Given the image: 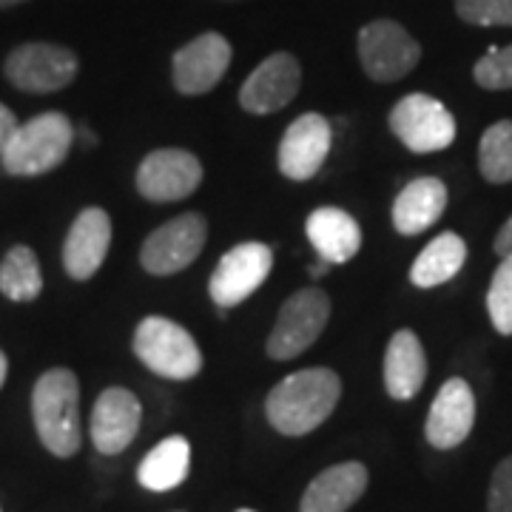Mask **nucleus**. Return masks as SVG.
<instances>
[{
  "label": "nucleus",
  "mask_w": 512,
  "mask_h": 512,
  "mask_svg": "<svg viewBox=\"0 0 512 512\" xmlns=\"http://www.w3.org/2000/svg\"><path fill=\"white\" fill-rule=\"evenodd\" d=\"M427 379V356L413 330H396L384 353V387L390 399L410 402Z\"/></svg>",
  "instance_id": "aec40b11"
},
{
  "label": "nucleus",
  "mask_w": 512,
  "mask_h": 512,
  "mask_svg": "<svg viewBox=\"0 0 512 512\" xmlns=\"http://www.w3.org/2000/svg\"><path fill=\"white\" fill-rule=\"evenodd\" d=\"M342 399V379L330 367L296 370L265 399V416L282 436H308L325 424Z\"/></svg>",
  "instance_id": "f257e3e1"
},
{
  "label": "nucleus",
  "mask_w": 512,
  "mask_h": 512,
  "mask_svg": "<svg viewBox=\"0 0 512 512\" xmlns=\"http://www.w3.org/2000/svg\"><path fill=\"white\" fill-rule=\"evenodd\" d=\"M330 143H333V126L328 123V117L316 111L296 117L279 143V171L296 183L311 180L328 160Z\"/></svg>",
  "instance_id": "f8f14e48"
},
{
  "label": "nucleus",
  "mask_w": 512,
  "mask_h": 512,
  "mask_svg": "<svg viewBox=\"0 0 512 512\" xmlns=\"http://www.w3.org/2000/svg\"><path fill=\"white\" fill-rule=\"evenodd\" d=\"M328 271H330V262H328V259H319L316 265H311V268H308V274H311L313 279H322V276L328 274Z\"/></svg>",
  "instance_id": "2f4dec72"
},
{
  "label": "nucleus",
  "mask_w": 512,
  "mask_h": 512,
  "mask_svg": "<svg viewBox=\"0 0 512 512\" xmlns=\"http://www.w3.org/2000/svg\"><path fill=\"white\" fill-rule=\"evenodd\" d=\"M111 248V220L103 208H86L72 222L63 242V268L66 274L86 282L106 262Z\"/></svg>",
  "instance_id": "f3484780"
},
{
  "label": "nucleus",
  "mask_w": 512,
  "mask_h": 512,
  "mask_svg": "<svg viewBox=\"0 0 512 512\" xmlns=\"http://www.w3.org/2000/svg\"><path fill=\"white\" fill-rule=\"evenodd\" d=\"M205 237H208V222L202 214L194 211L180 214L148 234L140 248V262L154 276L180 274L202 254Z\"/></svg>",
  "instance_id": "1a4fd4ad"
},
{
  "label": "nucleus",
  "mask_w": 512,
  "mask_h": 512,
  "mask_svg": "<svg viewBox=\"0 0 512 512\" xmlns=\"http://www.w3.org/2000/svg\"><path fill=\"white\" fill-rule=\"evenodd\" d=\"M305 234L311 239L319 259H328L330 265H345L362 248V228L359 222L350 217L342 208H316L308 222H305Z\"/></svg>",
  "instance_id": "412c9836"
},
{
  "label": "nucleus",
  "mask_w": 512,
  "mask_h": 512,
  "mask_svg": "<svg viewBox=\"0 0 512 512\" xmlns=\"http://www.w3.org/2000/svg\"><path fill=\"white\" fill-rule=\"evenodd\" d=\"M231 43L220 32H202L183 49H177L171 74L174 89L180 94H205L220 83L231 66Z\"/></svg>",
  "instance_id": "ddd939ff"
},
{
  "label": "nucleus",
  "mask_w": 512,
  "mask_h": 512,
  "mask_svg": "<svg viewBox=\"0 0 512 512\" xmlns=\"http://www.w3.org/2000/svg\"><path fill=\"white\" fill-rule=\"evenodd\" d=\"M43 291L40 262L32 248L15 245L0 262V293L12 302H32Z\"/></svg>",
  "instance_id": "b1692460"
},
{
  "label": "nucleus",
  "mask_w": 512,
  "mask_h": 512,
  "mask_svg": "<svg viewBox=\"0 0 512 512\" xmlns=\"http://www.w3.org/2000/svg\"><path fill=\"white\" fill-rule=\"evenodd\" d=\"M32 416L43 447L57 458L80 450V384L66 367H52L32 390Z\"/></svg>",
  "instance_id": "f03ea898"
},
{
  "label": "nucleus",
  "mask_w": 512,
  "mask_h": 512,
  "mask_svg": "<svg viewBox=\"0 0 512 512\" xmlns=\"http://www.w3.org/2000/svg\"><path fill=\"white\" fill-rule=\"evenodd\" d=\"M478 171L487 183H512V120H498L478 143Z\"/></svg>",
  "instance_id": "393cba45"
},
{
  "label": "nucleus",
  "mask_w": 512,
  "mask_h": 512,
  "mask_svg": "<svg viewBox=\"0 0 512 512\" xmlns=\"http://www.w3.org/2000/svg\"><path fill=\"white\" fill-rule=\"evenodd\" d=\"M143 407L140 399L126 387H109L100 393L92 410V441L103 456L123 453L140 433Z\"/></svg>",
  "instance_id": "dca6fc26"
},
{
  "label": "nucleus",
  "mask_w": 512,
  "mask_h": 512,
  "mask_svg": "<svg viewBox=\"0 0 512 512\" xmlns=\"http://www.w3.org/2000/svg\"><path fill=\"white\" fill-rule=\"evenodd\" d=\"M72 143V120L60 111H46L15 128L0 151V165L12 177H40L55 171L69 157Z\"/></svg>",
  "instance_id": "7ed1b4c3"
},
{
  "label": "nucleus",
  "mask_w": 512,
  "mask_h": 512,
  "mask_svg": "<svg viewBox=\"0 0 512 512\" xmlns=\"http://www.w3.org/2000/svg\"><path fill=\"white\" fill-rule=\"evenodd\" d=\"M367 490V467L362 461H342L322 470L308 484L299 512H348Z\"/></svg>",
  "instance_id": "a211bd4d"
},
{
  "label": "nucleus",
  "mask_w": 512,
  "mask_h": 512,
  "mask_svg": "<svg viewBox=\"0 0 512 512\" xmlns=\"http://www.w3.org/2000/svg\"><path fill=\"white\" fill-rule=\"evenodd\" d=\"M464 259H467L464 239L453 231L439 234L436 239H430V245L416 256V262L410 268V282L416 288H439L464 268Z\"/></svg>",
  "instance_id": "5701e85b"
},
{
  "label": "nucleus",
  "mask_w": 512,
  "mask_h": 512,
  "mask_svg": "<svg viewBox=\"0 0 512 512\" xmlns=\"http://www.w3.org/2000/svg\"><path fill=\"white\" fill-rule=\"evenodd\" d=\"M447 208V185L439 177H416L399 191L393 202V228L402 237L424 234L441 220Z\"/></svg>",
  "instance_id": "6ab92c4d"
},
{
  "label": "nucleus",
  "mask_w": 512,
  "mask_h": 512,
  "mask_svg": "<svg viewBox=\"0 0 512 512\" xmlns=\"http://www.w3.org/2000/svg\"><path fill=\"white\" fill-rule=\"evenodd\" d=\"M493 248H495V254L501 256V259H504V256H512V217L501 225V231H498V237H495Z\"/></svg>",
  "instance_id": "7c9ffc66"
},
{
  "label": "nucleus",
  "mask_w": 512,
  "mask_h": 512,
  "mask_svg": "<svg viewBox=\"0 0 512 512\" xmlns=\"http://www.w3.org/2000/svg\"><path fill=\"white\" fill-rule=\"evenodd\" d=\"M476 424V393L464 379H447L430 404L424 436L436 450L464 444Z\"/></svg>",
  "instance_id": "2eb2a0df"
},
{
  "label": "nucleus",
  "mask_w": 512,
  "mask_h": 512,
  "mask_svg": "<svg viewBox=\"0 0 512 512\" xmlns=\"http://www.w3.org/2000/svg\"><path fill=\"white\" fill-rule=\"evenodd\" d=\"M390 131L413 154H433L456 143V117L430 94H407L390 111Z\"/></svg>",
  "instance_id": "423d86ee"
},
{
  "label": "nucleus",
  "mask_w": 512,
  "mask_h": 512,
  "mask_svg": "<svg viewBox=\"0 0 512 512\" xmlns=\"http://www.w3.org/2000/svg\"><path fill=\"white\" fill-rule=\"evenodd\" d=\"M359 60L370 80L396 83L419 66L421 46L396 20H373L359 32Z\"/></svg>",
  "instance_id": "0eeeda50"
},
{
  "label": "nucleus",
  "mask_w": 512,
  "mask_h": 512,
  "mask_svg": "<svg viewBox=\"0 0 512 512\" xmlns=\"http://www.w3.org/2000/svg\"><path fill=\"white\" fill-rule=\"evenodd\" d=\"M302 86L299 60L288 52L265 57L239 89V106L251 114H274L285 109Z\"/></svg>",
  "instance_id": "4468645a"
},
{
  "label": "nucleus",
  "mask_w": 512,
  "mask_h": 512,
  "mask_svg": "<svg viewBox=\"0 0 512 512\" xmlns=\"http://www.w3.org/2000/svg\"><path fill=\"white\" fill-rule=\"evenodd\" d=\"M487 512H512V456L504 458L490 478Z\"/></svg>",
  "instance_id": "c85d7f7f"
},
{
  "label": "nucleus",
  "mask_w": 512,
  "mask_h": 512,
  "mask_svg": "<svg viewBox=\"0 0 512 512\" xmlns=\"http://www.w3.org/2000/svg\"><path fill=\"white\" fill-rule=\"evenodd\" d=\"M456 12L473 26H512V0H456Z\"/></svg>",
  "instance_id": "cd10ccee"
},
{
  "label": "nucleus",
  "mask_w": 512,
  "mask_h": 512,
  "mask_svg": "<svg viewBox=\"0 0 512 512\" xmlns=\"http://www.w3.org/2000/svg\"><path fill=\"white\" fill-rule=\"evenodd\" d=\"M18 117H15V111L6 109L3 103H0V151H3V146L9 143V137L15 134V128H18Z\"/></svg>",
  "instance_id": "c756f323"
},
{
  "label": "nucleus",
  "mask_w": 512,
  "mask_h": 512,
  "mask_svg": "<svg viewBox=\"0 0 512 512\" xmlns=\"http://www.w3.org/2000/svg\"><path fill=\"white\" fill-rule=\"evenodd\" d=\"M131 345L151 373L171 382H188L202 370V350L194 336L165 316H146L134 330Z\"/></svg>",
  "instance_id": "20e7f679"
},
{
  "label": "nucleus",
  "mask_w": 512,
  "mask_h": 512,
  "mask_svg": "<svg viewBox=\"0 0 512 512\" xmlns=\"http://www.w3.org/2000/svg\"><path fill=\"white\" fill-rule=\"evenodd\" d=\"M202 183V163L185 148H157L137 168V191L148 202H177Z\"/></svg>",
  "instance_id": "9b49d317"
},
{
  "label": "nucleus",
  "mask_w": 512,
  "mask_h": 512,
  "mask_svg": "<svg viewBox=\"0 0 512 512\" xmlns=\"http://www.w3.org/2000/svg\"><path fill=\"white\" fill-rule=\"evenodd\" d=\"M6 80L29 94L60 92L77 77V57L55 43H23L6 57Z\"/></svg>",
  "instance_id": "6e6552de"
},
{
  "label": "nucleus",
  "mask_w": 512,
  "mask_h": 512,
  "mask_svg": "<svg viewBox=\"0 0 512 512\" xmlns=\"http://www.w3.org/2000/svg\"><path fill=\"white\" fill-rule=\"evenodd\" d=\"M6 373H9V359H6V353L0 350V387L6 382Z\"/></svg>",
  "instance_id": "473e14b6"
},
{
  "label": "nucleus",
  "mask_w": 512,
  "mask_h": 512,
  "mask_svg": "<svg viewBox=\"0 0 512 512\" xmlns=\"http://www.w3.org/2000/svg\"><path fill=\"white\" fill-rule=\"evenodd\" d=\"M23 0H0V9H6V6H18Z\"/></svg>",
  "instance_id": "72a5a7b5"
},
{
  "label": "nucleus",
  "mask_w": 512,
  "mask_h": 512,
  "mask_svg": "<svg viewBox=\"0 0 512 512\" xmlns=\"http://www.w3.org/2000/svg\"><path fill=\"white\" fill-rule=\"evenodd\" d=\"M487 313L501 336H512V256H504L495 268L487 291Z\"/></svg>",
  "instance_id": "a878e982"
},
{
  "label": "nucleus",
  "mask_w": 512,
  "mask_h": 512,
  "mask_svg": "<svg viewBox=\"0 0 512 512\" xmlns=\"http://www.w3.org/2000/svg\"><path fill=\"white\" fill-rule=\"evenodd\" d=\"M191 470V444L183 436H168L137 467V481L151 493H168L180 487Z\"/></svg>",
  "instance_id": "4be33fe9"
},
{
  "label": "nucleus",
  "mask_w": 512,
  "mask_h": 512,
  "mask_svg": "<svg viewBox=\"0 0 512 512\" xmlns=\"http://www.w3.org/2000/svg\"><path fill=\"white\" fill-rule=\"evenodd\" d=\"M271 271H274V251L265 242H239L217 262L208 282V293L222 311L234 308L259 291V285L271 276Z\"/></svg>",
  "instance_id": "9d476101"
},
{
  "label": "nucleus",
  "mask_w": 512,
  "mask_h": 512,
  "mask_svg": "<svg viewBox=\"0 0 512 512\" xmlns=\"http://www.w3.org/2000/svg\"><path fill=\"white\" fill-rule=\"evenodd\" d=\"M237 512H256V510H237Z\"/></svg>",
  "instance_id": "f704fd0d"
},
{
  "label": "nucleus",
  "mask_w": 512,
  "mask_h": 512,
  "mask_svg": "<svg viewBox=\"0 0 512 512\" xmlns=\"http://www.w3.org/2000/svg\"><path fill=\"white\" fill-rule=\"evenodd\" d=\"M330 319V299L322 288H302L282 305L276 325L268 336V356L288 362L302 356L322 336Z\"/></svg>",
  "instance_id": "39448f33"
},
{
  "label": "nucleus",
  "mask_w": 512,
  "mask_h": 512,
  "mask_svg": "<svg viewBox=\"0 0 512 512\" xmlns=\"http://www.w3.org/2000/svg\"><path fill=\"white\" fill-rule=\"evenodd\" d=\"M473 77H476L478 86L487 89V92H504V89H512V46L490 49V52L476 63Z\"/></svg>",
  "instance_id": "bb28decb"
}]
</instances>
